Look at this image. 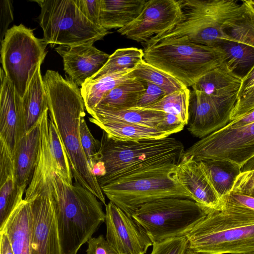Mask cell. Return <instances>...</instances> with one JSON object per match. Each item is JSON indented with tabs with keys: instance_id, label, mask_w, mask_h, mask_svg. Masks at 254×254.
I'll use <instances>...</instances> for the list:
<instances>
[{
	"instance_id": "obj_1",
	"label": "cell",
	"mask_w": 254,
	"mask_h": 254,
	"mask_svg": "<svg viewBox=\"0 0 254 254\" xmlns=\"http://www.w3.org/2000/svg\"><path fill=\"white\" fill-rule=\"evenodd\" d=\"M49 116L55 124L67 154L73 178L106 205L104 194L92 173L80 137V120L85 116V106L80 89L69 78L47 70L43 78Z\"/></svg>"
},
{
	"instance_id": "obj_2",
	"label": "cell",
	"mask_w": 254,
	"mask_h": 254,
	"mask_svg": "<svg viewBox=\"0 0 254 254\" xmlns=\"http://www.w3.org/2000/svg\"><path fill=\"white\" fill-rule=\"evenodd\" d=\"M43 188L53 198L62 254H77L105 222L101 202L81 185L66 183L56 172L50 173L38 191Z\"/></svg>"
},
{
	"instance_id": "obj_3",
	"label": "cell",
	"mask_w": 254,
	"mask_h": 254,
	"mask_svg": "<svg viewBox=\"0 0 254 254\" xmlns=\"http://www.w3.org/2000/svg\"><path fill=\"white\" fill-rule=\"evenodd\" d=\"M182 17L172 29L154 36L145 47L157 44L193 43L217 47L226 40L227 23L244 9L245 0H180Z\"/></svg>"
},
{
	"instance_id": "obj_4",
	"label": "cell",
	"mask_w": 254,
	"mask_h": 254,
	"mask_svg": "<svg viewBox=\"0 0 254 254\" xmlns=\"http://www.w3.org/2000/svg\"><path fill=\"white\" fill-rule=\"evenodd\" d=\"M185 151L183 144L173 137L121 141L103 131L98 161L103 162L106 173L97 179L101 188L150 166L170 162L179 164Z\"/></svg>"
},
{
	"instance_id": "obj_5",
	"label": "cell",
	"mask_w": 254,
	"mask_h": 254,
	"mask_svg": "<svg viewBox=\"0 0 254 254\" xmlns=\"http://www.w3.org/2000/svg\"><path fill=\"white\" fill-rule=\"evenodd\" d=\"M178 164L170 162L150 166L101 189L111 202L130 217L142 205L156 200L167 197L192 199L189 190L177 179Z\"/></svg>"
},
{
	"instance_id": "obj_6",
	"label": "cell",
	"mask_w": 254,
	"mask_h": 254,
	"mask_svg": "<svg viewBox=\"0 0 254 254\" xmlns=\"http://www.w3.org/2000/svg\"><path fill=\"white\" fill-rule=\"evenodd\" d=\"M143 60L191 87L205 73L225 62L219 47L193 43L157 44L144 47Z\"/></svg>"
},
{
	"instance_id": "obj_7",
	"label": "cell",
	"mask_w": 254,
	"mask_h": 254,
	"mask_svg": "<svg viewBox=\"0 0 254 254\" xmlns=\"http://www.w3.org/2000/svg\"><path fill=\"white\" fill-rule=\"evenodd\" d=\"M188 248L204 254H254V221L213 211L185 236Z\"/></svg>"
},
{
	"instance_id": "obj_8",
	"label": "cell",
	"mask_w": 254,
	"mask_h": 254,
	"mask_svg": "<svg viewBox=\"0 0 254 254\" xmlns=\"http://www.w3.org/2000/svg\"><path fill=\"white\" fill-rule=\"evenodd\" d=\"M41 7L39 16L44 39L51 47L93 44L110 33L88 20L76 0H35Z\"/></svg>"
},
{
	"instance_id": "obj_9",
	"label": "cell",
	"mask_w": 254,
	"mask_h": 254,
	"mask_svg": "<svg viewBox=\"0 0 254 254\" xmlns=\"http://www.w3.org/2000/svg\"><path fill=\"white\" fill-rule=\"evenodd\" d=\"M207 214L192 199L167 197L142 205L131 217L145 229L154 244L186 236Z\"/></svg>"
},
{
	"instance_id": "obj_10",
	"label": "cell",
	"mask_w": 254,
	"mask_h": 254,
	"mask_svg": "<svg viewBox=\"0 0 254 254\" xmlns=\"http://www.w3.org/2000/svg\"><path fill=\"white\" fill-rule=\"evenodd\" d=\"M48 44L22 24L8 29L1 44L0 61L6 77L22 98L46 55Z\"/></svg>"
},
{
	"instance_id": "obj_11",
	"label": "cell",
	"mask_w": 254,
	"mask_h": 254,
	"mask_svg": "<svg viewBox=\"0 0 254 254\" xmlns=\"http://www.w3.org/2000/svg\"><path fill=\"white\" fill-rule=\"evenodd\" d=\"M254 156V122L239 127L226 126L194 143L183 158L224 160L241 166Z\"/></svg>"
},
{
	"instance_id": "obj_12",
	"label": "cell",
	"mask_w": 254,
	"mask_h": 254,
	"mask_svg": "<svg viewBox=\"0 0 254 254\" xmlns=\"http://www.w3.org/2000/svg\"><path fill=\"white\" fill-rule=\"evenodd\" d=\"M245 1L244 10L225 26L226 40L218 46L228 68L242 77L254 65V13Z\"/></svg>"
},
{
	"instance_id": "obj_13",
	"label": "cell",
	"mask_w": 254,
	"mask_h": 254,
	"mask_svg": "<svg viewBox=\"0 0 254 254\" xmlns=\"http://www.w3.org/2000/svg\"><path fill=\"white\" fill-rule=\"evenodd\" d=\"M237 100V95L217 97L192 90L189 111L188 129L201 139L225 127Z\"/></svg>"
},
{
	"instance_id": "obj_14",
	"label": "cell",
	"mask_w": 254,
	"mask_h": 254,
	"mask_svg": "<svg viewBox=\"0 0 254 254\" xmlns=\"http://www.w3.org/2000/svg\"><path fill=\"white\" fill-rule=\"evenodd\" d=\"M30 205L31 254H62L53 198L43 188L24 199Z\"/></svg>"
},
{
	"instance_id": "obj_15",
	"label": "cell",
	"mask_w": 254,
	"mask_h": 254,
	"mask_svg": "<svg viewBox=\"0 0 254 254\" xmlns=\"http://www.w3.org/2000/svg\"><path fill=\"white\" fill-rule=\"evenodd\" d=\"M182 17L180 0H149L135 20L117 32L128 39L144 44L154 36L172 29Z\"/></svg>"
},
{
	"instance_id": "obj_16",
	"label": "cell",
	"mask_w": 254,
	"mask_h": 254,
	"mask_svg": "<svg viewBox=\"0 0 254 254\" xmlns=\"http://www.w3.org/2000/svg\"><path fill=\"white\" fill-rule=\"evenodd\" d=\"M106 206V239L117 254H145L153 242L145 229L110 201Z\"/></svg>"
},
{
	"instance_id": "obj_17",
	"label": "cell",
	"mask_w": 254,
	"mask_h": 254,
	"mask_svg": "<svg viewBox=\"0 0 254 254\" xmlns=\"http://www.w3.org/2000/svg\"><path fill=\"white\" fill-rule=\"evenodd\" d=\"M55 50L63 59L68 78L81 87L102 68L110 57L93 44L60 45Z\"/></svg>"
},
{
	"instance_id": "obj_18",
	"label": "cell",
	"mask_w": 254,
	"mask_h": 254,
	"mask_svg": "<svg viewBox=\"0 0 254 254\" xmlns=\"http://www.w3.org/2000/svg\"><path fill=\"white\" fill-rule=\"evenodd\" d=\"M0 70V140L7 144L13 154L18 141L25 134L22 98Z\"/></svg>"
},
{
	"instance_id": "obj_19",
	"label": "cell",
	"mask_w": 254,
	"mask_h": 254,
	"mask_svg": "<svg viewBox=\"0 0 254 254\" xmlns=\"http://www.w3.org/2000/svg\"><path fill=\"white\" fill-rule=\"evenodd\" d=\"M178 181L190 192L192 199L201 206L207 213L217 211L220 197L216 191L199 161L183 158L177 166Z\"/></svg>"
},
{
	"instance_id": "obj_20",
	"label": "cell",
	"mask_w": 254,
	"mask_h": 254,
	"mask_svg": "<svg viewBox=\"0 0 254 254\" xmlns=\"http://www.w3.org/2000/svg\"><path fill=\"white\" fill-rule=\"evenodd\" d=\"M68 165L67 155L61 140L56 137L48 136L40 128L36 167L32 179L25 191L35 190L45 182L51 172L58 173L64 170Z\"/></svg>"
},
{
	"instance_id": "obj_21",
	"label": "cell",
	"mask_w": 254,
	"mask_h": 254,
	"mask_svg": "<svg viewBox=\"0 0 254 254\" xmlns=\"http://www.w3.org/2000/svg\"><path fill=\"white\" fill-rule=\"evenodd\" d=\"M0 229L19 203L25 192L18 187L15 176L13 154L0 140Z\"/></svg>"
},
{
	"instance_id": "obj_22",
	"label": "cell",
	"mask_w": 254,
	"mask_h": 254,
	"mask_svg": "<svg viewBox=\"0 0 254 254\" xmlns=\"http://www.w3.org/2000/svg\"><path fill=\"white\" fill-rule=\"evenodd\" d=\"M40 139V119L18 141L14 152L15 176L17 184L26 191L36 167Z\"/></svg>"
},
{
	"instance_id": "obj_23",
	"label": "cell",
	"mask_w": 254,
	"mask_h": 254,
	"mask_svg": "<svg viewBox=\"0 0 254 254\" xmlns=\"http://www.w3.org/2000/svg\"><path fill=\"white\" fill-rule=\"evenodd\" d=\"M0 232L7 237L14 254H31L30 205L23 199L12 212Z\"/></svg>"
},
{
	"instance_id": "obj_24",
	"label": "cell",
	"mask_w": 254,
	"mask_h": 254,
	"mask_svg": "<svg viewBox=\"0 0 254 254\" xmlns=\"http://www.w3.org/2000/svg\"><path fill=\"white\" fill-rule=\"evenodd\" d=\"M242 79L228 68L224 62L199 78L191 87L214 96L238 95Z\"/></svg>"
},
{
	"instance_id": "obj_25",
	"label": "cell",
	"mask_w": 254,
	"mask_h": 254,
	"mask_svg": "<svg viewBox=\"0 0 254 254\" xmlns=\"http://www.w3.org/2000/svg\"><path fill=\"white\" fill-rule=\"evenodd\" d=\"M146 2L145 0H101V26L108 31L125 27L138 16Z\"/></svg>"
},
{
	"instance_id": "obj_26",
	"label": "cell",
	"mask_w": 254,
	"mask_h": 254,
	"mask_svg": "<svg viewBox=\"0 0 254 254\" xmlns=\"http://www.w3.org/2000/svg\"><path fill=\"white\" fill-rule=\"evenodd\" d=\"M40 67L41 64L37 69L22 98L25 134L38 123L43 113L49 109L47 93Z\"/></svg>"
},
{
	"instance_id": "obj_27",
	"label": "cell",
	"mask_w": 254,
	"mask_h": 254,
	"mask_svg": "<svg viewBox=\"0 0 254 254\" xmlns=\"http://www.w3.org/2000/svg\"><path fill=\"white\" fill-rule=\"evenodd\" d=\"M165 114L160 111L136 108L119 110L95 108L90 113L92 117L89 118V120L91 123L115 122L157 127Z\"/></svg>"
},
{
	"instance_id": "obj_28",
	"label": "cell",
	"mask_w": 254,
	"mask_h": 254,
	"mask_svg": "<svg viewBox=\"0 0 254 254\" xmlns=\"http://www.w3.org/2000/svg\"><path fill=\"white\" fill-rule=\"evenodd\" d=\"M145 90V82L131 77L108 93L95 108L119 110L134 108Z\"/></svg>"
},
{
	"instance_id": "obj_29",
	"label": "cell",
	"mask_w": 254,
	"mask_h": 254,
	"mask_svg": "<svg viewBox=\"0 0 254 254\" xmlns=\"http://www.w3.org/2000/svg\"><path fill=\"white\" fill-rule=\"evenodd\" d=\"M134 68L105 74L86 81L80 90L88 113L90 114L111 90L127 79L133 77L131 72Z\"/></svg>"
},
{
	"instance_id": "obj_30",
	"label": "cell",
	"mask_w": 254,
	"mask_h": 254,
	"mask_svg": "<svg viewBox=\"0 0 254 254\" xmlns=\"http://www.w3.org/2000/svg\"><path fill=\"white\" fill-rule=\"evenodd\" d=\"M92 123L99 127L110 138L121 141L157 139L172 134L156 127L134 124L115 122H92Z\"/></svg>"
},
{
	"instance_id": "obj_31",
	"label": "cell",
	"mask_w": 254,
	"mask_h": 254,
	"mask_svg": "<svg viewBox=\"0 0 254 254\" xmlns=\"http://www.w3.org/2000/svg\"><path fill=\"white\" fill-rule=\"evenodd\" d=\"M199 162L220 197L232 190L237 177L241 173L240 165L229 161L206 160Z\"/></svg>"
},
{
	"instance_id": "obj_32",
	"label": "cell",
	"mask_w": 254,
	"mask_h": 254,
	"mask_svg": "<svg viewBox=\"0 0 254 254\" xmlns=\"http://www.w3.org/2000/svg\"><path fill=\"white\" fill-rule=\"evenodd\" d=\"M217 211L235 219L254 221V197L231 191L220 197Z\"/></svg>"
},
{
	"instance_id": "obj_33",
	"label": "cell",
	"mask_w": 254,
	"mask_h": 254,
	"mask_svg": "<svg viewBox=\"0 0 254 254\" xmlns=\"http://www.w3.org/2000/svg\"><path fill=\"white\" fill-rule=\"evenodd\" d=\"M190 93L189 88L185 87L167 94L156 103L140 109L157 111L174 115L187 125Z\"/></svg>"
},
{
	"instance_id": "obj_34",
	"label": "cell",
	"mask_w": 254,
	"mask_h": 254,
	"mask_svg": "<svg viewBox=\"0 0 254 254\" xmlns=\"http://www.w3.org/2000/svg\"><path fill=\"white\" fill-rule=\"evenodd\" d=\"M131 74L133 77L154 84L167 94L188 87L175 77L146 63L143 60L135 66Z\"/></svg>"
},
{
	"instance_id": "obj_35",
	"label": "cell",
	"mask_w": 254,
	"mask_h": 254,
	"mask_svg": "<svg viewBox=\"0 0 254 254\" xmlns=\"http://www.w3.org/2000/svg\"><path fill=\"white\" fill-rule=\"evenodd\" d=\"M142 49L130 47L116 50L110 57L102 68L91 79L105 74L133 69L143 60Z\"/></svg>"
},
{
	"instance_id": "obj_36",
	"label": "cell",
	"mask_w": 254,
	"mask_h": 254,
	"mask_svg": "<svg viewBox=\"0 0 254 254\" xmlns=\"http://www.w3.org/2000/svg\"><path fill=\"white\" fill-rule=\"evenodd\" d=\"M79 131L81 144L92 173L93 167L98 161L100 141L93 137L87 125L84 117H82L80 120Z\"/></svg>"
},
{
	"instance_id": "obj_37",
	"label": "cell",
	"mask_w": 254,
	"mask_h": 254,
	"mask_svg": "<svg viewBox=\"0 0 254 254\" xmlns=\"http://www.w3.org/2000/svg\"><path fill=\"white\" fill-rule=\"evenodd\" d=\"M188 248L185 236L176 237L154 243L151 254H185Z\"/></svg>"
},
{
	"instance_id": "obj_38",
	"label": "cell",
	"mask_w": 254,
	"mask_h": 254,
	"mask_svg": "<svg viewBox=\"0 0 254 254\" xmlns=\"http://www.w3.org/2000/svg\"><path fill=\"white\" fill-rule=\"evenodd\" d=\"M146 90L138 100L136 106L132 108L142 109L153 105L166 95V93L156 85L149 82H145Z\"/></svg>"
},
{
	"instance_id": "obj_39",
	"label": "cell",
	"mask_w": 254,
	"mask_h": 254,
	"mask_svg": "<svg viewBox=\"0 0 254 254\" xmlns=\"http://www.w3.org/2000/svg\"><path fill=\"white\" fill-rule=\"evenodd\" d=\"M254 109V87L237 98L231 115V121L236 119Z\"/></svg>"
},
{
	"instance_id": "obj_40",
	"label": "cell",
	"mask_w": 254,
	"mask_h": 254,
	"mask_svg": "<svg viewBox=\"0 0 254 254\" xmlns=\"http://www.w3.org/2000/svg\"><path fill=\"white\" fill-rule=\"evenodd\" d=\"M231 191L254 197V170L241 172L237 177Z\"/></svg>"
},
{
	"instance_id": "obj_41",
	"label": "cell",
	"mask_w": 254,
	"mask_h": 254,
	"mask_svg": "<svg viewBox=\"0 0 254 254\" xmlns=\"http://www.w3.org/2000/svg\"><path fill=\"white\" fill-rule=\"evenodd\" d=\"M101 0H76L78 6L85 16L99 27H102L100 22Z\"/></svg>"
},
{
	"instance_id": "obj_42",
	"label": "cell",
	"mask_w": 254,
	"mask_h": 254,
	"mask_svg": "<svg viewBox=\"0 0 254 254\" xmlns=\"http://www.w3.org/2000/svg\"><path fill=\"white\" fill-rule=\"evenodd\" d=\"M87 243L88 247L86 254H117L102 235L91 238Z\"/></svg>"
},
{
	"instance_id": "obj_43",
	"label": "cell",
	"mask_w": 254,
	"mask_h": 254,
	"mask_svg": "<svg viewBox=\"0 0 254 254\" xmlns=\"http://www.w3.org/2000/svg\"><path fill=\"white\" fill-rule=\"evenodd\" d=\"M0 6V43L1 44L7 27L13 20L11 1L9 0H1Z\"/></svg>"
},
{
	"instance_id": "obj_44",
	"label": "cell",
	"mask_w": 254,
	"mask_h": 254,
	"mask_svg": "<svg viewBox=\"0 0 254 254\" xmlns=\"http://www.w3.org/2000/svg\"><path fill=\"white\" fill-rule=\"evenodd\" d=\"M186 125L182 122L176 116L170 114H165L163 120L156 128L171 133L172 134L181 131Z\"/></svg>"
},
{
	"instance_id": "obj_45",
	"label": "cell",
	"mask_w": 254,
	"mask_h": 254,
	"mask_svg": "<svg viewBox=\"0 0 254 254\" xmlns=\"http://www.w3.org/2000/svg\"><path fill=\"white\" fill-rule=\"evenodd\" d=\"M254 87V65L250 69L248 73L242 78L241 87L237 95V98Z\"/></svg>"
},
{
	"instance_id": "obj_46",
	"label": "cell",
	"mask_w": 254,
	"mask_h": 254,
	"mask_svg": "<svg viewBox=\"0 0 254 254\" xmlns=\"http://www.w3.org/2000/svg\"><path fill=\"white\" fill-rule=\"evenodd\" d=\"M254 122V109L236 119L231 121L226 126L239 127Z\"/></svg>"
},
{
	"instance_id": "obj_47",
	"label": "cell",
	"mask_w": 254,
	"mask_h": 254,
	"mask_svg": "<svg viewBox=\"0 0 254 254\" xmlns=\"http://www.w3.org/2000/svg\"><path fill=\"white\" fill-rule=\"evenodd\" d=\"M0 254H14L7 236L0 232Z\"/></svg>"
},
{
	"instance_id": "obj_48",
	"label": "cell",
	"mask_w": 254,
	"mask_h": 254,
	"mask_svg": "<svg viewBox=\"0 0 254 254\" xmlns=\"http://www.w3.org/2000/svg\"><path fill=\"white\" fill-rule=\"evenodd\" d=\"M241 172L254 170V156L241 165Z\"/></svg>"
},
{
	"instance_id": "obj_49",
	"label": "cell",
	"mask_w": 254,
	"mask_h": 254,
	"mask_svg": "<svg viewBox=\"0 0 254 254\" xmlns=\"http://www.w3.org/2000/svg\"><path fill=\"white\" fill-rule=\"evenodd\" d=\"M249 7L254 13V3L252 0H246Z\"/></svg>"
},
{
	"instance_id": "obj_50",
	"label": "cell",
	"mask_w": 254,
	"mask_h": 254,
	"mask_svg": "<svg viewBox=\"0 0 254 254\" xmlns=\"http://www.w3.org/2000/svg\"><path fill=\"white\" fill-rule=\"evenodd\" d=\"M185 254H204L196 252L189 249V248H188L185 253Z\"/></svg>"
},
{
	"instance_id": "obj_51",
	"label": "cell",
	"mask_w": 254,
	"mask_h": 254,
	"mask_svg": "<svg viewBox=\"0 0 254 254\" xmlns=\"http://www.w3.org/2000/svg\"><path fill=\"white\" fill-rule=\"evenodd\" d=\"M252 0L254 3V0Z\"/></svg>"
}]
</instances>
